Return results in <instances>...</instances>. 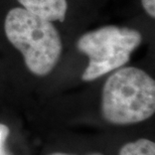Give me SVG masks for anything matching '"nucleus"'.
<instances>
[{"label": "nucleus", "mask_w": 155, "mask_h": 155, "mask_svg": "<svg viewBox=\"0 0 155 155\" xmlns=\"http://www.w3.org/2000/svg\"><path fill=\"white\" fill-rule=\"evenodd\" d=\"M119 155H155V144L153 141L141 138L124 145Z\"/></svg>", "instance_id": "39448f33"}, {"label": "nucleus", "mask_w": 155, "mask_h": 155, "mask_svg": "<svg viewBox=\"0 0 155 155\" xmlns=\"http://www.w3.org/2000/svg\"><path fill=\"white\" fill-rule=\"evenodd\" d=\"M155 111V82L138 68H120L103 87L102 115L115 125L147 120Z\"/></svg>", "instance_id": "f257e3e1"}, {"label": "nucleus", "mask_w": 155, "mask_h": 155, "mask_svg": "<svg viewBox=\"0 0 155 155\" xmlns=\"http://www.w3.org/2000/svg\"><path fill=\"white\" fill-rule=\"evenodd\" d=\"M142 35L138 30L108 25L87 32L78 39V49L89 58L82 79L91 82L122 68L140 45Z\"/></svg>", "instance_id": "7ed1b4c3"}, {"label": "nucleus", "mask_w": 155, "mask_h": 155, "mask_svg": "<svg viewBox=\"0 0 155 155\" xmlns=\"http://www.w3.org/2000/svg\"><path fill=\"white\" fill-rule=\"evenodd\" d=\"M49 155H72V154H68V153H61V152H55V153H51ZM92 155H100V154H92Z\"/></svg>", "instance_id": "6e6552de"}, {"label": "nucleus", "mask_w": 155, "mask_h": 155, "mask_svg": "<svg viewBox=\"0 0 155 155\" xmlns=\"http://www.w3.org/2000/svg\"><path fill=\"white\" fill-rule=\"evenodd\" d=\"M142 6L151 17H155V0H141Z\"/></svg>", "instance_id": "0eeeda50"}, {"label": "nucleus", "mask_w": 155, "mask_h": 155, "mask_svg": "<svg viewBox=\"0 0 155 155\" xmlns=\"http://www.w3.org/2000/svg\"><path fill=\"white\" fill-rule=\"evenodd\" d=\"M9 135V128L0 123V155H10L5 149V142Z\"/></svg>", "instance_id": "423d86ee"}, {"label": "nucleus", "mask_w": 155, "mask_h": 155, "mask_svg": "<svg viewBox=\"0 0 155 155\" xmlns=\"http://www.w3.org/2000/svg\"><path fill=\"white\" fill-rule=\"evenodd\" d=\"M5 35L23 55L27 69L36 76H46L60 60L63 45L52 24L23 7L9 10L4 22Z\"/></svg>", "instance_id": "f03ea898"}, {"label": "nucleus", "mask_w": 155, "mask_h": 155, "mask_svg": "<svg viewBox=\"0 0 155 155\" xmlns=\"http://www.w3.org/2000/svg\"><path fill=\"white\" fill-rule=\"evenodd\" d=\"M18 2L24 9L51 22H63L66 18L67 0H18Z\"/></svg>", "instance_id": "20e7f679"}]
</instances>
